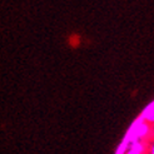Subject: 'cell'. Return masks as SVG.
I'll list each match as a JSON object with an SVG mask.
<instances>
[{
    "label": "cell",
    "mask_w": 154,
    "mask_h": 154,
    "mask_svg": "<svg viewBox=\"0 0 154 154\" xmlns=\"http://www.w3.org/2000/svg\"><path fill=\"white\" fill-rule=\"evenodd\" d=\"M149 138H152V125L144 119L138 120L132 129L129 140H147Z\"/></svg>",
    "instance_id": "6da1fadb"
},
{
    "label": "cell",
    "mask_w": 154,
    "mask_h": 154,
    "mask_svg": "<svg viewBox=\"0 0 154 154\" xmlns=\"http://www.w3.org/2000/svg\"><path fill=\"white\" fill-rule=\"evenodd\" d=\"M148 144L145 140H129L125 154H147Z\"/></svg>",
    "instance_id": "7a4b0ae2"
},
{
    "label": "cell",
    "mask_w": 154,
    "mask_h": 154,
    "mask_svg": "<svg viewBox=\"0 0 154 154\" xmlns=\"http://www.w3.org/2000/svg\"><path fill=\"white\" fill-rule=\"evenodd\" d=\"M142 119H144L145 122H148L150 125H154V105L149 106L148 109L144 112Z\"/></svg>",
    "instance_id": "3957f363"
},
{
    "label": "cell",
    "mask_w": 154,
    "mask_h": 154,
    "mask_svg": "<svg viewBox=\"0 0 154 154\" xmlns=\"http://www.w3.org/2000/svg\"><path fill=\"white\" fill-rule=\"evenodd\" d=\"M147 154H154V138H152V139L149 140L148 143V152Z\"/></svg>",
    "instance_id": "277c9868"
},
{
    "label": "cell",
    "mask_w": 154,
    "mask_h": 154,
    "mask_svg": "<svg viewBox=\"0 0 154 154\" xmlns=\"http://www.w3.org/2000/svg\"><path fill=\"white\" fill-rule=\"evenodd\" d=\"M152 138H154V125H152Z\"/></svg>",
    "instance_id": "5b68a950"
}]
</instances>
